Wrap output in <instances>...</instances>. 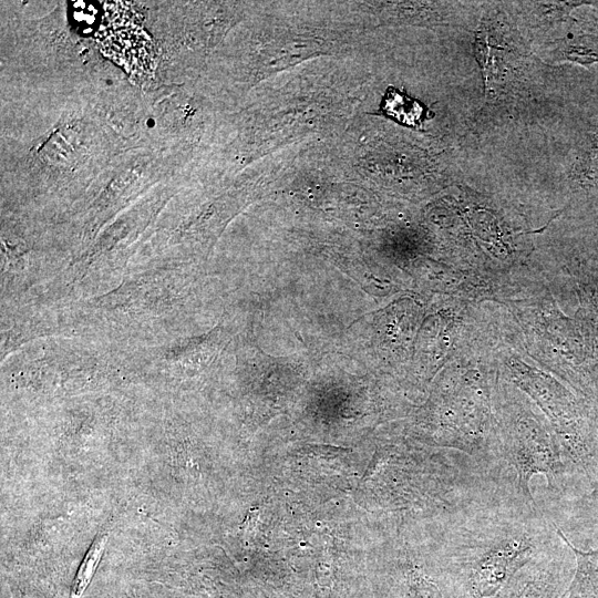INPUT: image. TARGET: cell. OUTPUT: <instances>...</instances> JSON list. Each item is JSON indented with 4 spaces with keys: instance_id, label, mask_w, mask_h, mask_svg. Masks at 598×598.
I'll return each mask as SVG.
<instances>
[{
    "instance_id": "6da1fadb",
    "label": "cell",
    "mask_w": 598,
    "mask_h": 598,
    "mask_svg": "<svg viewBox=\"0 0 598 598\" xmlns=\"http://www.w3.org/2000/svg\"><path fill=\"white\" fill-rule=\"evenodd\" d=\"M451 565L465 598H492L516 573L564 542L538 504L520 496L470 514L445 527Z\"/></svg>"
},
{
    "instance_id": "7a4b0ae2",
    "label": "cell",
    "mask_w": 598,
    "mask_h": 598,
    "mask_svg": "<svg viewBox=\"0 0 598 598\" xmlns=\"http://www.w3.org/2000/svg\"><path fill=\"white\" fill-rule=\"evenodd\" d=\"M502 456L516 478L520 496L537 504L529 486L535 475H544L548 491L564 496L568 487L565 468L558 456L553 434L532 412L517 403L502 409V423L497 432Z\"/></svg>"
},
{
    "instance_id": "3957f363",
    "label": "cell",
    "mask_w": 598,
    "mask_h": 598,
    "mask_svg": "<svg viewBox=\"0 0 598 598\" xmlns=\"http://www.w3.org/2000/svg\"><path fill=\"white\" fill-rule=\"evenodd\" d=\"M554 528L559 538L575 556L576 569L567 590V598H595L598 596V548L580 550L575 547L566 534L555 524Z\"/></svg>"
},
{
    "instance_id": "277c9868",
    "label": "cell",
    "mask_w": 598,
    "mask_h": 598,
    "mask_svg": "<svg viewBox=\"0 0 598 598\" xmlns=\"http://www.w3.org/2000/svg\"><path fill=\"white\" fill-rule=\"evenodd\" d=\"M381 111L385 116L408 126H420L427 112L419 101L392 86L382 97Z\"/></svg>"
},
{
    "instance_id": "5b68a950",
    "label": "cell",
    "mask_w": 598,
    "mask_h": 598,
    "mask_svg": "<svg viewBox=\"0 0 598 598\" xmlns=\"http://www.w3.org/2000/svg\"><path fill=\"white\" fill-rule=\"evenodd\" d=\"M580 280L588 333L598 355V270H586Z\"/></svg>"
},
{
    "instance_id": "8992f818",
    "label": "cell",
    "mask_w": 598,
    "mask_h": 598,
    "mask_svg": "<svg viewBox=\"0 0 598 598\" xmlns=\"http://www.w3.org/2000/svg\"><path fill=\"white\" fill-rule=\"evenodd\" d=\"M107 534L100 532L89 548L74 578L71 597L79 598L89 586L103 555Z\"/></svg>"
},
{
    "instance_id": "52a82bcc",
    "label": "cell",
    "mask_w": 598,
    "mask_h": 598,
    "mask_svg": "<svg viewBox=\"0 0 598 598\" xmlns=\"http://www.w3.org/2000/svg\"><path fill=\"white\" fill-rule=\"evenodd\" d=\"M558 56L581 65L596 63L598 62V37L587 34L574 37L559 47Z\"/></svg>"
},
{
    "instance_id": "ba28073f",
    "label": "cell",
    "mask_w": 598,
    "mask_h": 598,
    "mask_svg": "<svg viewBox=\"0 0 598 598\" xmlns=\"http://www.w3.org/2000/svg\"><path fill=\"white\" fill-rule=\"evenodd\" d=\"M492 48L488 41L486 32L481 31L476 33L474 41V52L476 60L482 69L485 87L489 83V79L493 74V58Z\"/></svg>"
},
{
    "instance_id": "9c48e42d",
    "label": "cell",
    "mask_w": 598,
    "mask_h": 598,
    "mask_svg": "<svg viewBox=\"0 0 598 598\" xmlns=\"http://www.w3.org/2000/svg\"><path fill=\"white\" fill-rule=\"evenodd\" d=\"M581 176L587 181H598V132L592 135L581 161Z\"/></svg>"
},
{
    "instance_id": "30bf717a",
    "label": "cell",
    "mask_w": 598,
    "mask_h": 598,
    "mask_svg": "<svg viewBox=\"0 0 598 598\" xmlns=\"http://www.w3.org/2000/svg\"><path fill=\"white\" fill-rule=\"evenodd\" d=\"M575 509L582 513H598V483L592 486L588 494L576 502Z\"/></svg>"
}]
</instances>
